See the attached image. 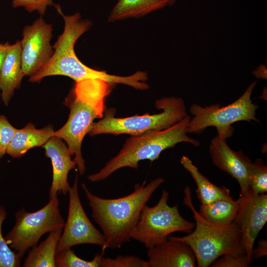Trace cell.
<instances>
[{
	"label": "cell",
	"mask_w": 267,
	"mask_h": 267,
	"mask_svg": "<svg viewBox=\"0 0 267 267\" xmlns=\"http://www.w3.org/2000/svg\"><path fill=\"white\" fill-rule=\"evenodd\" d=\"M164 179L158 178L146 184L136 183L128 195L114 199L93 194L85 183L82 187L91 209V217L101 228L106 249L120 248L131 238L142 208Z\"/></svg>",
	"instance_id": "cell-1"
},
{
	"label": "cell",
	"mask_w": 267,
	"mask_h": 267,
	"mask_svg": "<svg viewBox=\"0 0 267 267\" xmlns=\"http://www.w3.org/2000/svg\"><path fill=\"white\" fill-rule=\"evenodd\" d=\"M53 6L63 17L64 30L52 46L54 52L49 60L37 73L30 77V82L39 83L44 77L61 75L75 82L100 79L111 84L126 85L135 89L139 87L141 77L137 72L129 76H119L90 68L83 64L75 54L74 45L79 37L90 28L91 22L82 19L79 12L66 15L59 4H54Z\"/></svg>",
	"instance_id": "cell-2"
},
{
	"label": "cell",
	"mask_w": 267,
	"mask_h": 267,
	"mask_svg": "<svg viewBox=\"0 0 267 267\" xmlns=\"http://www.w3.org/2000/svg\"><path fill=\"white\" fill-rule=\"evenodd\" d=\"M111 84L100 79H87L76 82L65 98L69 110L66 123L55 131L54 136L65 141L71 156L75 155L79 173L86 171L81 146L85 135L91 129L94 120L103 117L104 100L111 91Z\"/></svg>",
	"instance_id": "cell-3"
},
{
	"label": "cell",
	"mask_w": 267,
	"mask_h": 267,
	"mask_svg": "<svg viewBox=\"0 0 267 267\" xmlns=\"http://www.w3.org/2000/svg\"><path fill=\"white\" fill-rule=\"evenodd\" d=\"M190 118L187 115L168 128L131 136L126 140L117 155L108 161L98 172L89 175L88 179L92 182L104 180L124 167L137 169L140 161L149 160L152 162L158 159L163 151L180 142L198 146L199 141L187 135Z\"/></svg>",
	"instance_id": "cell-4"
},
{
	"label": "cell",
	"mask_w": 267,
	"mask_h": 267,
	"mask_svg": "<svg viewBox=\"0 0 267 267\" xmlns=\"http://www.w3.org/2000/svg\"><path fill=\"white\" fill-rule=\"evenodd\" d=\"M184 192L183 202L193 213L195 221L194 230L186 236H169L168 239L179 240L188 244L194 253L198 267H209L225 254H245L238 222L235 220L231 224L222 226L207 221L195 208L189 186L185 187Z\"/></svg>",
	"instance_id": "cell-5"
},
{
	"label": "cell",
	"mask_w": 267,
	"mask_h": 267,
	"mask_svg": "<svg viewBox=\"0 0 267 267\" xmlns=\"http://www.w3.org/2000/svg\"><path fill=\"white\" fill-rule=\"evenodd\" d=\"M155 107L162 111L124 118L115 117L114 111L108 110L104 118L93 123L89 134L90 136L100 134L137 135L168 128L187 115L185 103L180 97L161 98L156 101Z\"/></svg>",
	"instance_id": "cell-6"
},
{
	"label": "cell",
	"mask_w": 267,
	"mask_h": 267,
	"mask_svg": "<svg viewBox=\"0 0 267 267\" xmlns=\"http://www.w3.org/2000/svg\"><path fill=\"white\" fill-rule=\"evenodd\" d=\"M169 197V192L164 189L155 205L145 204L132 232L131 238L142 243L147 249L166 241L174 232L189 234L195 227L194 223L180 215L178 206L168 204Z\"/></svg>",
	"instance_id": "cell-7"
},
{
	"label": "cell",
	"mask_w": 267,
	"mask_h": 267,
	"mask_svg": "<svg viewBox=\"0 0 267 267\" xmlns=\"http://www.w3.org/2000/svg\"><path fill=\"white\" fill-rule=\"evenodd\" d=\"M257 83V81L252 82L238 99L225 106L214 104L202 107L192 104L189 112L193 117L190 118L187 133H200L207 127H215L218 135L227 138L233 133L231 125L236 122L254 121L259 123L256 117L258 106L251 100Z\"/></svg>",
	"instance_id": "cell-8"
},
{
	"label": "cell",
	"mask_w": 267,
	"mask_h": 267,
	"mask_svg": "<svg viewBox=\"0 0 267 267\" xmlns=\"http://www.w3.org/2000/svg\"><path fill=\"white\" fill-rule=\"evenodd\" d=\"M15 218L14 226L4 238L9 247L21 258L30 248L37 245L43 235L63 228L65 224L60 213L58 195L35 212H28L22 208L15 213Z\"/></svg>",
	"instance_id": "cell-9"
},
{
	"label": "cell",
	"mask_w": 267,
	"mask_h": 267,
	"mask_svg": "<svg viewBox=\"0 0 267 267\" xmlns=\"http://www.w3.org/2000/svg\"><path fill=\"white\" fill-rule=\"evenodd\" d=\"M69 208L59 239L57 251L71 248L76 245L90 244L106 249L104 236L92 224L82 205L78 191V179L76 175L74 183L69 187Z\"/></svg>",
	"instance_id": "cell-10"
},
{
	"label": "cell",
	"mask_w": 267,
	"mask_h": 267,
	"mask_svg": "<svg viewBox=\"0 0 267 267\" xmlns=\"http://www.w3.org/2000/svg\"><path fill=\"white\" fill-rule=\"evenodd\" d=\"M52 26L46 23L42 16L22 31L21 66L24 76L31 77L49 60L54 50L50 44Z\"/></svg>",
	"instance_id": "cell-11"
},
{
	"label": "cell",
	"mask_w": 267,
	"mask_h": 267,
	"mask_svg": "<svg viewBox=\"0 0 267 267\" xmlns=\"http://www.w3.org/2000/svg\"><path fill=\"white\" fill-rule=\"evenodd\" d=\"M241 197L235 220L239 224L242 246L248 260L253 261L255 240L267 221V194H254L250 190Z\"/></svg>",
	"instance_id": "cell-12"
},
{
	"label": "cell",
	"mask_w": 267,
	"mask_h": 267,
	"mask_svg": "<svg viewBox=\"0 0 267 267\" xmlns=\"http://www.w3.org/2000/svg\"><path fill=\"white\" fill-rule=\"evenodd\" d=\"M225 138L219 135L211 140L209 152L215 166L238 182L240 196L249 190V175L252 162L242 151L235 152L227 145Z\"/></svg>",
	"instance_id": "cell-13"
},
{
	"label": "cell",
	"mask_w": 267,
	"mask_h": 267,
	"mask_svg": "<svg viewBox=\"0 0 267 267\" xmlns=\"http://www.w3.org/2000/svg\"><path fill=\"white\" fill-rule=\"evenodd\" d=\"M42 147L46 156L50 159L52 167L49 199L60 193L66 195L70 187L68 175L71 170L76 168V162L72 160L67 145L62 139L55 136L50 137Z\"/></svg>",
	"instance_id": "cell-14"
},
{
	"label": "cell",
	"mask_w": 267,
	"mask_h": 267,
	"mask_svg": "<svg viewBox=\"0 0 267 267\" xmlns=\"http://www.w3.org/2000/svg\"><path fill=\"white\" fill-rule=\"evenodd\" d=\"M148 267H195L196 257L186 243L168 239L166 241L148 249Z\"/></svg>",
	"instance_id": "cell-15"
},
{
	"label": "cell",
	"mask_w": 267,
	"mask_h": 267,
	"mask_svg": "<svg viewBox=\"0 0 267 267\" xmlns=\"http://www.w3.org/2000/svg\"><path fill=\"white\" fill-rule=\"evenodd\" d=\"M20 41L11 45L2 66L0 73V90L1 100L7 106L18 89L24 76L21 66Z\"/></svg>",
	"instance_id": "cell-16"
},
{
	"label": "cell",
	"mask_w": 267,
	"mask_h": 267,
	"mask_svg": "<svg viewBox=\"0 0 267 267\" xmlns=\"http://www.w3.org/2000/svg\"><path fill=\"white\" fill-rule=\"evenodd\" d=\"M54 131L51 125L38 129L32 123H28L22 129H16L6 154L13 158H20L29 150L42 146L54 136Z\"/></svg>",
	"instance_id": "cell-17"
},
{
	"label": "cell",
	"mask_w": 267,
	"mask_h": 267,
	"mask_svg": "<svg viewBox=\"0 0 267 267\" xmlns=\"http://www.w3.org/2000/svg\"><path fill=\"white\" fill-rule=\"evenodd\" d=\"M241 197L234 200L231 196L218 199L207 205H201L199 214L207 221L219 225L233 222L240 209Z\"/></svg>",
	"instance_id": "cell-18"
},
{
	"label": "cell",
	"mask_w": 267,
	"mask_h": 267,
	"mask_svg": "<svg viewBox=\"0 0 267 267\" xmlns=\"http://www.w3.org/2000/svg\"><path fill=\"white\" fill-rule=\"evenodd\" d=\"M180 163L191 175L196 185V193L201 205H207L218 199L229 197L230 190L224 186L219 187L203 176L187 156H183Z\"/></svg>",
	"instance_id": "cell-19"
},
{
	"label": "cell",
	"mask_w": 267,
	"mask_h": 267,
	"mask_svg": "<svg viewBox=\"0 0 267 267\" xmlns=\"http://www.w3.org/2000/svg\"><path fill=\"white\" fill-rule=\"evenodd\" d=\"M63 228L49 232L46 239L29 251L25 259L24 267H55L57 245Z\"/></svg>",
	"instance_id": "cell-20"
},
{
	"label": "cell",
	"mask_w": 267,
	"mask_h": 267,
	"mask_svg": "<svg viewBox=\"0 0 267 267\" xmlns=\"http://www.w3.org/2000/svg\"><path fill=\"white\" fill-rule=\"evenodd\" d=\"M167 5L162 0H118L110 12L108 21L139 18Z\"/></svg>",
	"instance_id": "cell-21"
},
{
	"label": "cell",
	"mask_w": 267,
	"mask_h": 267,
	"mask_svg": "<svg viewBox=\"0 0 267 267\" xmlns=\"http://www.w3.org/2000/svg\"><path fill=\"white\" fill-rule=\"evenodd\" d=\"M104 251L96 254L91 261H87L77 256L75 252L67 248L56 252L55 264L57 267H101Z\"/></svg>",
	"instance_id": "cell-22"
},
{
	"label": "cell",
	"mask_w": 267,
	"mask_h": 267,
	"mask_svg": "<svg viewBox=\"0 0 267 267\" xmlns=\"http://www.w3.org/2000/svg\"><path fill=\"white\" fill-rule=\"evenodd\" d=\"M6 215L5 208L0 205V267H19L22 258L9 247L2 233V223Z\"/></svg>",
	"instance_id": "cell-23"
},
{
	"label": "cell",
	"mask_w": 267,
	"mask_h": 267,
	"mask_svg": "<svg viewBox=\"0 0 267 267\" xmlns=\"http://www.w3.org/2000/svg\"><path fill=\"white\" fill-rule=\"evenodd\" d=\"M249 190L254 194L267 191V167L260 159L252 162L249 175Z\"/></svg>",
	"instance_id": "cell-24"
},
{
	"label": "cell",
	"mask_w": 267,
	"mask_h": 267,
	"mask_svg": "<svg viewBox=\"0 0 267 267\" xmlns=\"http://www.w3.org/2000/svg\"><path fill=\"white\" fill-rule=\"evenodd\" d=\"M101 267H148L147 261L133 256L120 255L114 259H101Z\"/></svg>",
	"instance_id": "cell-25"
},
{
	"label": "cell",
	"mask_w": 267,
	"mask_h": 267,
	"mask_svg": "<svg viewBox=\"0 0 267 267\" xmlns=\"http://www.w3.org/2000/svg\"><path fill=\"white\" fill-rule=\"evenodd\" d=\"M16 129L6 117L0 115V159L6 154L7 148Z\"/></svg>",
	"instance_id": "cell-26"
},
{
	"label": "cell",
	"mask_w": 267,
	"mask_h": 267,
	"mask_svg": "<svg viewBox=\"0 0 267 267\" xmlns=\"http://www.w3.org/2000/svg\"><path fill=\"white\" fill-rule=\"evenodd\" d=\"M245 254L240 255L225 254L222 255L214 262L211 267H247L250 265Z\"/></svg>",
	"instance_id": "cell-27"
},
{
	"label": "cell",
	"mask_w": 267,
	"mask_h": 267,
	"mask_svg": "<svg viewBox=\"0 0 267 267\" xmlns=\"http://www.w3.org/2000/svg\"><path fill=\"white\" fill-rule=\"evenodd\" d=\"M54 4L53 0H13L14 8L23 7L29 12H38L41 16L45 14L47 7Z\"/></svg>",
	"instance_id": "cell-28"
},
{
	"label": "cell",
	"mask_w": 267,
	"mask_h": 267,
	"mask_svg": "<svg viewBox=\"0 0 267 267\" xmlns=\"http://www.w3.org/2000/svg\"><path fill=\"white\" fill-rule=\"evenodd\" d=\"M267 254V241L266 240H260L258 243V246L253 249V259H258L266 256Z\"/></svg>",
	"instance_id": "cell-29"
},
{
	"label": "cell",
	"mask_w": 267,
	"mask_h": 267,
	"mask_svg": "<svg viewBox=\"0 0 267 267\" xmlns=\"http://www.w3.org/2000/svg\"><path fill=\"white\" fill-rule=\"evenodd\" d=\"M11 44L8 42L0 44V73L7 51Z\"/></svg>",
	"instance_id": "cell-30"
},
{
	"label": "cell",
	"mask_w": 267,
	"mask_h": 267,
	"mask_svg": "<svg viewBox=\"0 0 267 267\" xmlns=\"http://www.w3.org/2000/svg\"><path fill=\"white\" fill-rule=\"evenodd\" d=\"M163 0L164 1H165L166 2V3L167 4V5H172L173 3H175V2L177 0Z\"/></svg>",
	"instance_id": "cell-31"
},
{
	"label": "cell",
	"mask_w": 267,
	"mask_h": 267,
	"mask_svg": "<svg viewBox=\"0 0 267 267\" xmlns=\"http://www.w3.org/2000/svg\"></svg>",
	"instance_id": "cell-32"
}]
</instances>
